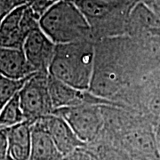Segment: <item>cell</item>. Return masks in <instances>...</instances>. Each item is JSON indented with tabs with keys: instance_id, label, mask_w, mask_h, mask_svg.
I'll return each instance as SVG.
<instances>
[{
	"instance_id": "cell-1",
	"label": "cell",
	"mask_w": 160,
	"mask_h": 160,
	"mask_svg": "<svg viewBox=\"0 0 160 160\" xmlns=\"http://www.w3.org/2000/svg\"><path fill=\"white\" fill-rule=\"evenodd\" d=\"M160 59L124 35L94 42V64L88 91L117 106Z\"/></svg>"
},
{
	"instance_id": "cell-2",
	"label": "cell",
	"mask_w": 160,
	"mask_h": 160,
	"mask_svg": "<svg viewBox=\"0 0 160 160\" xmlns=\"http://www.w3.org/2000/svg\"><path fill=\"white\" fill-rule=\"evenodd\" d=\"M94 64V41L82 40L56 45L49 75L63 83L88 90Z\"/></svg>"
},
{
	"instance_id": "cell-3",
	"label": "cell",
	"mask_w": 160,
	"mask_h": 160,
	"mask_svg": "<svg viewBox=\"0 0 160 160\" xmlns=\"http://www.w3.org/2000/svg\"><path fill=\"white\" fill-rule=\"evenodd\" d=\"M86 17L93 41L126 35L128 19L138 0H72Z\"/></svg>"
},
{
	"instance_id": "cell-4",
	"label": "cell",
	"mask_w": 160,
	"mask_h": 160,
	"mask_svg": "<svg viewBox=\"0 0 160 160\" xmlns=\"http://www.w3.org/2000/svg\"><path fill=\"white\" fill-rule=\"evenodd\" d=\"M39 27L55 45L92 39L86 17L72 0L52 6L39 19Z\"/></svg>"
},
{
	"instance_id": "cell-5",
	"label": "cell",
	"mask_w": 160,
	"mask_h": 160,
	"mask_svg": "<svg viewBox=\"0 0 160 160\" xmlns=\"http://www.w3.org/2000/svg\"><path fill=\"white\" fill-rule=\"evenodd\" d=\"M122 106L138 111L153 126L160 122V65L132 87Z\"/></svg>"
},
{
	"instance_id": "cell-6",
	"label": "cell",
	"mask_w": 160,
	"mask_h": 160,
	"mask_svg": "<svg viewBox=\"0 0 160 160\" xmlns=\"http://www.w3.org/2000/svg\"><path fill=\"white\" fill-rule=\"evenodd\" d=\"M48 76L49 74L35 73L18 93L24 121L31 125L52 114L54 110L48 88Z\"/></svg>"
},
{
	"instance_id": "cell-7",
	"label": "cell",
	"mask_w": 160,
	"mask_h": 160,
	"mask_svg": "<svg viewBox=\"0 0 160 160\" xmlns=\"http://www.w3.org/2000/svg\"><path fill=\"white\" fill-rule=\"evenodd\" d=\"M102 105L82 104L54 109L52 114L62 118L83 142H92L101 134L104 125Z\"/></svg>"
},
{
	"instance_id": "cell-8",
	"label": "cell",
	"mask_w": 160,
	"mask_h": 160,
	"mask_svg": "<svg viewBox=\"0 0 160 160\" xmlns=\"http://www.w3.org/2000/svg\"><path fill=\"white\" fill-rule=\"evenodd\" d=\"M39 28V20L28 5L12 12L0 23V47L22 49L30 32Z\"/></svg>"
},
{
	"instance_id": "cell-9",
	"label": "cell",
	"mask_w": 160,
	"mask_h": 160,
	"mask_svg": "<svg viewBox=\"0 0 160 160\" xmlns=\"http://www.w3.org/2000/svg\"><path fill=\"white\" fill-rule=\"evenodd\" d=\"M56 45L39 28L30 32L23 44L27 62L35 73L49 74Z\"/></svg>"
},
{
	"instance_id": "cell-10",
	"label": "cell",
	"mask_w": 160,
	"mask_h": 160,
	"mask_svg": "<svg viewBox=\"0 0 160 160\" xmlns=\"http://www.w3.org/2000/svg\"><path fill=\"white\" fill-rule=\"evenodd\" d=\"M48 88L53 109L74 107L82 104L114 105L108 101L93 95L88 90L77 89L50 75L48 76Z\"/></svg>"
},
{
	"instance_id": "cell-11",
	"label": "cell",
	"mask_w": 160,
	"mask_h": 160,
	"mask_svg": "<svg viewBox=\"0 0 160 160\" xmlns=\"http://www.w3.org/2000/svg\"><path fill=\"white\" fill-rule=\"evenodd\" d=\"M35 123L48 133L63 157L68 156L85 145V143L77 136L69 124L57 115H48Z\"/></svg>"
},
{
	"instance_id": "cell-12",
	"label": "cell",
	"mask_w": 160,
	"mask_h": 160,
	"mask_svg": "<svg viewBox=\"0 0 160 160\" xmlns=\"http://www.w3.org/2000/svg\"><path fill=\"white\" fill-rule=\"evenodd\" d=\"M31 126L27 121L6 128L7 154L12 160H29L31 148Z\"/></svg>"
},
{
	"instance_id": "cell-13",
	"label": "cell",
	"mask_w": 160,
	"mask_h": 160,
	"mask_svg": "<svg viewBox=\"0 0 160 160\" xmlns=\"http://www.w3.org/2000/svg\"><path fill=\"white\" fill-rule=\"evenodd\" d=\"M35 74L30 67L22 49L0 47V75L22 79Z\"/></svg>"
},
{
	"instance_id": "cell-14",
	"label": "cell",
	"mask_w": 160,
	"mask_h": 160,
	"mask_svg": "<svg viewBox=\"0 0 160 160\" xmlns=\"http://www.w3.org/2000/svg\"><path fill=\"white\" fill-rule=\"evenodd\" d=\"M63 158L48 133L34 123L31 126V148L29 160H63Z\"/></svg>"
},
{
	"instance_id": "cell-15",
	"label": "cell",
	"mask_w": 160,
	"mask_h": 160,
	"mask_svg": "<svg viewBox=\"0 0 160 160\" xmlns=\"http://www.w3.org/2000/svg\"><path fill=\"white\" fill-rule=\"evenodd\" d=\"M84 148L95 160H131L118 146L102 139L86 143Z\"/></svg>"
},
{
	"instance_id": "cell-16",
	"label": "cell",
	"mask_w": 160,
	"mask_h": 160,
	"mask_svg": "<svg viewBox=\"0 0 160 160\" xmlns=\"http://www.w3.org/2000/svg\"><path fill=\"white\" fill-rule=\"evenodd\" d=\"M24 121L19 96L16 94L0 110V129H6Z\"/></svg>"
},
{
	"instance_id": "cell-17",
	"label": "cell",
	"mask_w": 160,
	"mask_h": 160,
	"mask_svg": "<svg viewBox=\"0 0 160 160\" xmlns=\"http://www.w3.org/2000/svg\"><path fill=\"white\" fill-rule=\"evenodd\" d=\"M31 76L22 79H13L0 75V110L12 98L19 93Z\"/></svg>"
},
{
	"instance_id": "cell-18",
	"label": "cell",
	"mask_w": 160,
	"mask_h": 160,
	"mask_svg": "<svg viewBox=\"0 0 160 160\" xmlns=\"http://www.w3.org/2000/svg\"><path fill=\"white\" fill-rule=\"evenodd\" d=\"M59 1L60 0H30L28 6L35 16L39 20L52 6Z\"/></svg>"
},
{
	"instance_id": "cell-19",
	"label": "cell",
	"mask_w": 160,
	"mask_h": 160,
	"mask_svg": "<svg viewBox=\"0 0 160 160\" xmlns=\"http://www.w3.org/2000/svg\"><path fill=\"white\" fill-rule=\"evenodd\" d=\"M30 0H0V23L12 12L22 6H26Z\"/></svg>"
},
{
	"instance_id": "cell-20",
	"label": "cell",
	"mask_w": 160,
	"mask_h": 160,
	"mask_svg": "<svg viewBox=\"0 0 160 160\" xmlns=\"http://www.w3.org/2000/svg\"><path fill=\"white\" fill-rule=\"evenodd\" d=\"M63 160H95L92 155L86 150L84 146L80 147L78 149H76L72 153H70L68 156L64 157Z\"/></svg>"
},
{
	"instance_id": "cell-21",
	"label": "cell",
	"mask_w": 160,
	"mask_h": 160,
	"mask_svg": "<svg viewBox=\"0 0 160 160\" xmlns=\"http://www.w3.org/2000/svg\"><path fill=\"white\" fill-rule=\"evenodd\" d=\"M138 2L160 17V0H138Z\"/></svg>"
},
{
	"instance_id": "cell-22",
	"label": "cell",
	"mask_w": 160,
	"mask_h": 160,
	"mask_svg": "<svg viewBox=\"0 0 160 160\" xmlns=\"http://www.w3.org/2000/svg\"><path fill=\"white\" fill-rule=\"evenodd\" d=\"M153 132H154L155 142H156L157 149H158V152L160 158V122H158V124H156L153 126Z\"/></svg>"
},
{
	"instance_id": "cell-23",
	"label": "cell",
	"mask_w": 160,
	"mask_h": 160,
	"mask_svg": "<svg viewBox=\"0 0 160 160\" xmlns=\"http://www.w3.org/2000/svg\"><path fill=\"white\" fill-rule=\"evenodd\" d=\"M3 160H12V159L11 158H9V157L7 156V157H6V158H5V159H3Z\"/></svg>"
}]
</instances>
